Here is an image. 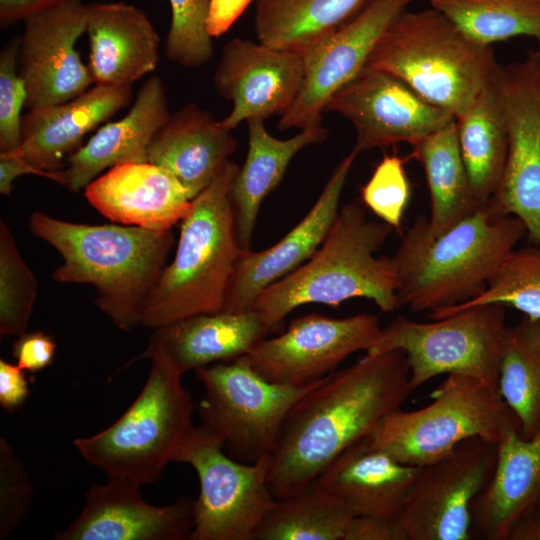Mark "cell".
Here are the masks:
<instances>
[{
	"mask_svg": "<svg viewBox=\"0 0 540 540\" xmlns=\"http://www.w3.org/2000/svg\"><path fill=\"white\" fill-rule=\"evenodd\" d=\"M413 389L404 351L366 352L304 394L287 414L270 455L275 499L297 494L343 451L365 439Z\"/></svg>",
	"mask_w": 540,
	"mask_h": 540,
	"instance_id": "obj_1",
	"label": "cell"
},
{
	"mask_svg": "<svg viewBox=\"0 0 540 540\" xmlns=\"http://www.w3.org/2000/svg\"><path fill=\"white\" fill-rule=\"evenodd\" d=\"M28 226L62 257L55 281L94 286L96 305L119 329L141 324L174 244L171 230L73 223L39 211L31 214Z\"/></svg>",
	"mask_w": 540,
	"mask_h": 540,
	"instance_id": "obj_2",
	"label": "cell"
},
{
	"mask_svg": "<svg viewBox=\"0 0 540 540\" xmlns=\"http://www.w3.org/2000/svg\"><path fill=\"white\" fill-rule=\"evenodd\" d=\"M526 233L520 219L486 206L438 235L417 216L391 257L400 308L430 313L473 299Z\"/></svg>",
	"mask_w": 540,
	"mask_h": 540,
	"instance_id": "obj_3",
	"label": "cell"
},
{
	"mask_svg": "<svg viewBox=\"0 0 540 540\" xmlns=\"http://www.w3.org/2000/svg\"><path fill=\"white\" fill-rule=\"evenodd\" d=\"M393 230L369 219L359 203L344 204L314 255L264 289L252 310L271 332L280 331L287 315L305 304L338 306L365 298L382 312H394L400 306L391 257L375 256Z\"/></svg>",
	"mask_w": 540,
	"mask_h": 540,
	"instance_id": "obj_4",
	"label": "cell"
},
{
	"mask_svg": "<svg viewBox=\"0 0 540 540\" xmlns=\"http://www.w3.org/2000/svg\"><path fill=\"white\" fill-rule=\"evenodd\" d=\"M240 167L227 161L192 200L181 221L174 260L151 292L141 325L152 330L197 314L222 311L242 254L234 228L231 190Z\"/></svg>",
	"mask_w": 540,
	"mask_h": 540,
	"instance_id": "obj_5",
	"label": "cell"
},
{
	"mask_svg": "<svg viewBox=\"0 0 540 540\" xmlns=\"http://www.w3.org/2000/svg\"><path fill=\"white\" fill-rule=\"evenodd\" d=\"M498 65L492 45L468 37L441 12H401L365 66L384 71L428 103L463 113L489 85Z\"/></svg>",
	"mask_w": 540,
	"mask_h": 540,
	"instance_id": "obj_6",
	"label": "cell"
},
{
	"mask_svg": "<svg viewBox=\"0 0 540 540\" xmlns=\"http://www.w3.org/2000/svg\"><path fill=\"white\" fill-rule=\"evenodd\" d=\"M150 358L148 379L134 402L107 429L74 445L91 465L109 478L139 485L155 481L191 430L194 409L183 388V373L161 351H144Z\"/></svg>",
	"mask_w": 540,
	"mask_h": 540,
	"instance_id": "obj_7",
	"label": "cell"
},
{
	"mask_svg": "<svg viewBox=\"0 0 540 540\" xmlns=\"http://www.w3.org/2000/svg\"><path fill=\"white\" fill-rule=\"evenodd\" d=\"M430 397L420 409L388 414L366 442L401 463L424 467L469 438L497 444L511 413L497 387L466 375L449 374Z\"/></svg>",
	"mask_w": 540,
	"mask_h": 540,
	"instance_id": "obj_8",
	"label": "cell"
},
{
	"mask_svg": "<svg viewBox=\"0 0 540 540\" xmlns=\"http://www.w3.org/2000/svg\"><path fill=\"white\" fill-rule=\"evenodd\" d=\"M506 306H471L431 322L402 315L382 328L367 351L402 350L413 389L441 374L466 375L498 388Z\"/></svg>",
	"mask_w": 540,
	"mask_h": 540,
	"instance_id": "obj_9",
	"label": "cell"
},
{
	"mask_svg": "<svg viewBox=\"0 0 540 540\" xmlns=\"http://www.w3.org/2000/svg\"><path fill=\"white\" fill-rule=\"evenodd\" d=\"M195 373L205 389L202 425L222 441L231 458L243 463L271 455L287 414L319 382L300 387L269 382L243 356Z\"/></svg>",
	"mask_w": 540,
	"mask_h": 540,
	"instance_id": "obj_10",
	"label": "cell"
},
{
	"mask_svg": "<svg viewBox=\"0 0 540 540\" xmlns=\"http://www.w3.org/2000/svg\"><path fill=\"white\" fill-rule=\"evenodd\" d=\"M173 462L191 465L199 477L191 540H253L275 501L268 485L270 455L255 463L239 462L201 424L183 440Z\"/></svg>",
	"mask_w": 540,
	"mask_h": 540,
	"instance_id": "obj_11",
	"label": "cell"
},
{
	"mask_svg": "<svg viewBox=\"0 0 540 540\" xmlns=\"http://www.w3.org/2000/svg\"><path fill=\"white\" fill-rule=\"evenodd\" d=\"M490 86L508 134L504 176L486 207L495 217L522 221L531 243L540 246V51L498 63Z\"/></svg>",
	"mask_w": 540,
	"mask_h": 540,
	"instance_id": "obj_12",
	"label": "cell"
},
{
	"mask_svg": "<svg viewBox=\"0 0 540 540\" xmlns=\"http://www.w3.org/2000/svg\"><path fill=\"white\" fill-rule=\"evenodd\" d=\"M497 444L469 438L422 467L396 520L407 540L472 539V508L494 471Z\"/></svg>",
	"mask_w": 540,
	"mask_h": 540,
	"instance_id": "obj_13",
	"label": "cell"
},
{
	"mask_svg": "<svg viewBox=\"0 0 540 540\" xmlns=\"http://www.w3.org/2000/svg\"><path fill=\"white\" fill-rule=\"evenodd\" d=\"M381 330L374 314L331 318L312 313L292 319L286 331L264 338L243 357L269 382L307 386L334 372L353 353L369 351Z\"/></svg>",
	"mask_w": 540,
	"mask_h": 540,
	"instance_id": "obj_14",
	"label": "cell"
},
{
	"mask_svg": "<svg viewBox=\"0 0 540 540\" xmlns=\"http://www.w3.org/2000/svg\"><path fill=\"white\" fill-rule=\"evenodd\" d=\"M324 112L338 113L352 123L353 150L358 154L398 143L411 146L455 118L398 78L368 66L329 97Z\"/></svg>",
	"mask_w": 540,
	"mask_h": 540,
	"instance_id": "obj_15",
	"label": "cell"
},
{
	"mask_svg": "<svg viewBox=\"0 0 540 540\" xmlns=\"http://www.w3.org/2000/svg\"><path fill=\"white\" fill-rule=\"evenodd\" d=\"M87 7L81 0H65L24 20L18 70L25 82L29 109L69 101L94 83L76 49L86 32Z\"/></svg>",
	"mask_w": 540,
	"mask_h": 540,
	"instance_id": "obj_16",
	"label": "cell"
},
{
	"mask_svg": "<svg viewBox=\"0 0 540 540\" xmlns=\"http://www.w3.org/2000/svg\"><path fill=\"white\" fill-rule=\"evenodd\" d=\"M416 0H371L355 17L304 55L306 72L293 105L280 116L279 130L321 123L329 97L365 65L376 43Z\"/></svg>",
	"mask_w": 540,
	"mask_h": 540,
	"instance_id": "obj_17",
	"label": "cell"
},
{
	"mask_svg": "<svg viewBox=\"0 0 540 540\" xmlns=\"http://www.w3.org/2000/svg\"><path fill=\"white\" fill-rule=\"evenodd\" d=\"M305 72L302 54L249 39L226 42L213 75L217 93L233 104L222 125L231 131L245 120L281 116L296 100Z\"/></svg>",
	"mask_w": 540,
	"mask_h": 540,
	"instance_id": "obj_18",
	"label": "cell"
},
{
	"mask_svg": "<svg viewBox=\"0 0 540 540\" xmlns=\"http://www.w3.org/2000/svg\"><path fill=\"white\" fill-rule=\"evenodd\" d=\"M357 155L352 149L340 161L311 210L281 240L262 251L242 252L230 279L222 311L252 310L264 289L314 255L337 217L343 187Z\"/></svg>",
	"mask_w": 540,
	"mask_h": 540,
	"instance_id": "obj_19",
	"label": "cell"
},
{
	"mask_svg": "<svg viewBox=\"0 0 540 540\" xmlns=\"http://www.w3.org/2000/svg\"><path fill=\"white\" fill-rule=\"evenodd\" d=\"M141 485L109 478L104 485H93L86 493V504L79 517L59 540H184L194 526V504L180 497L167 506L146 503Z\"/></svg>",
	"mask_w": 540,
	"mask_h": 540,
	"instance_id": "obj_20",
	"label": "cell"
},
{
	"mask_svg": "<svg viewBox=\"0 0 540 540\" xmlns=\"http://www.w3.org/2000/svg\"><path fill=\"white\" fill-rule=\"evenodd\" d=\"M540 505V428L524 438L511 412L497 442L492 476L472 508V535L510 540L516 527Z\"/></svg>",
	"mask_w": 540,
	"mask_h": 540,
	"instance_id": "obj_21",
	"label": "cell"
},
{
	"mask_svg": "<svg viewBox=\"0 0 540 540\" xmlns=\"http://www.w3.org/2000/svg\"><path fill=\"white\" fill-rule=\"evenodd\" d=\"M88 202L114 223L168 231L192 209V200L168 170L149 162L109 168L85 187Z\"/></svg>",
	"mask_w": 540,
	"mask_h": 540,
	"instance_id": "obj_22",
	"label": "cell"
},
{
	"mask_svg": "<svg viewBox=\"0 0 540 540\" xmlns=\"http://www.w3.org/2000/svg\"><path fill=\"white\" fill-rule=\"evenodd\" d=\"M130 98L131 85L95 84L69 101L29 109L22 116L21 145L15 151L39 170L58 171L66 156L80 148L83 137Z\"/></svg>",
	"mask_w": 540,
	"mask_h": 540,
	"instance_id": "obj_23",
	"label": "cell"
},
{
	"mask_svg": "<svg viewBox=\"0 0 540 540\" xmlns=\"http://www.w3.org/2000/svg\"><path fill=\"white\" fill-rule=\"evenodd\" d=\"M166 89L161 78H148L137 92L129 112L102 126L89 141L67 158L56 182L72 192L91 183L105 169L129 162H147L149 144L169 117Z\"/></svg>",
	"mask_w": 540,
	"mask_h": 540,
	"instance_id": "obj_24",
	"label": "cell"
},
{
	"mask_svg": "<svg viewBox=\"0 0 540 540\" xmlns=\"http://www.w3.org/2000/svg\"><path fill=\"white\" fill-rule=\"evenodd\" d=\"M421 469L362 439L337 456L312 484L337 498L354 516L396 518Z\"/></svg>",
	"mask_w": 540,
	"mask_h": 540,
	"instance_id": "obj_25",
	"label": "cell"
},
{
	"mask_svg": "<svg viewBox=\"0 0 540 540\" xmlns=\"http://www.w3.org/2000/svg\"><path fill=\"white\" fill-rule=\"evenodd\" d=\"M221 121L190 103L159 128L147 150V162L173 174L193 200L218 175L237 148Z\"/></svg>",
	"mask_w": 540,
	"mask_h": 540,
	"instance_id": "obj_26",
	"label": "cell"
},
{
	"mask_svg": "<svg viewBox=\"0 0 540 540\" xmlns=\"http://www.w3.org/2000/svg\"><path fill=\"white\" fill-rule=\"evenodd\" d=\"M89 69L95 84L131 85L159 62L160 38L146 14L123 2L87 7Z\"/></svg>",
	"mask_w": 540,
	"mask_h": 540,
	"instance_id": "obj_27",
	"label": "cell"
},
{
	"mask_svg": "<svg viewBox=\"0 0 540 540\" xmlns=\"http://www.w3.org/2000/svg\"><path fill=\"white\" fill-rule=\"evenodd\" d=\"M269 333L255 310L197 314L154 329L145 351H161L184 374L243 356Z\"/></svg>",
	"mask_w": 540,
	"mask_h": 540,
	"instance_id": "obj_28",
	"label": "cell"
},
{
	"mask_svg": "<svg viewBox=\"0 0 540 540\" xmlns=\"http://www.w3.org/2000/svg\"><path fill=\"white\" fill-rule=\"evenodd\" d=\"M247 123L248 152L231 190L235 235L244 252L251 250L264 198L280 183L293 157L303 148L323 142L328 135V130L318 123L289 139H278L267 132L264 120L253 118Z\"/></svg>",
	"mask_w": 540,
	"mask_h": 540,
	"instance_id": "obj_29",
	"label": "cell"
},
{
	"mask_svg": "<svg viewBox=\"0 0 540 540\" xmlns=\"http://www.w3.org/2000/svg\"><path fill=\"white\" fill-rule=\"evenodd\" d=\"M408 158L425 173L429 196V231L438 235L483 206L479 203L461 156L455 118L411 145Z\"/></svg>",
	"mask_w": 540,
	"mask_h": 540,
	"instance_id": "obj_30",
	"label": "cell"
},
{
	"mask_svg": "<svg viewBox=\"0 0 540 540\" xmlns=\"http://www.w3.org/2000/svg\"><path fill=\"white\" fill-rule=\"evenodd\" d=\"M371 0H256L254 28L259 42L308 54Z\"/></svg>",
	"mask_w": 540,
	"mask_h": 540,
	"instance_id": "obj_31",
	"label": "cell"
},
{
	"mask_svg": "<svg viewBox=\"0 0 540 540\" xmlns=\"http://www.w3.org/2000/svg\"><path fill=\"white\" fill-rule=\"evenodd\" d=\"M455 121L463 163L485 207L501 184L508 155L507 128L490 83Z\"/></svg>",
	"mask_w": 540,
	"mask_h": 540,
	"instance_id": "obj_32",
	"label": "cell"
},
{
	"mask_svg": "<svg viewBox=\"0 0 540 540\" xmlns=\"http://www.w3.org/2000/svg\"><path fill=\"white\" fill-rule=\"evenodd\" d=\"M498 389L522 436L532 437L540 428V319L525 316L507 326Z\"/></svg>",
	"mask_w": 540,
	"mask_h": 540,
	"instance_id": "obj_33",
	"label": "cell"
},
{
	"mask_svg": "<svg viewBox=\"0 0 540 540\" xmlns=\"http://www.w3.org/2000/svg\"><path fill=\"white\" fill-rule=\"evenodd\" d=\"M353 517L337 498L311 484L290 497L275 499L253 540H345Z\"/></svg>",
	"mask_w": 540,
	"mask_h": 540,
	"instance_id": "obj_34",
	"label": "cell"
},
{
	"mask_svg": "<svg viewBox=\"0 0 540 540\" xmlns=\"http://www.w3.org/2000/svg\"><path fill=\"white\" fill-rule=\"evenodd\" d=\"M471 39L486 45L515 37L540 40V0H427Z\"/></svg>",
	"mask_w": 540,
	"mask_h": 540,
	"instance_id": "obj_35",
	"label": "cell"
},
{
	"mask_svg": "<svg viewBox=\"0 0 540 540\" xmlns=\"http://www.w3.org/2000/svg\"><path fill=\"white\" fill-rule=\"evenodd\" d=\"M484 304L513 307L532 319H540V246L510 251L503 259L485 290L459 305L430 312L431 320L459 310Z\"/></svg>",
	"mask_w": 540,
	"mask_h": 540,
	"instance_id": "obj_36",
	"label": "cell"
},
{
	"mask_svg": "<svg viewBox=\"0 0 540 540\" xmlns=\"http://www.w3.org/2000/svg\"><path fill=\"white\" fill-rule=\"evenodd\" d=\"M38 282L22 258L13 234L0 222V335L26 332L37 298Z\"/></svg>",
	"mask_w": 540,
	"mask_h": 540,
	"instance_id": "obj_37",
	"label": "cell"
},
{
	"mask_svg": "<svg viewBox=\"0 0 540 540\" xmlns=\"http://www.w3.org/2000/svg\"><path fill=\"white\" fill-rule=\"evenodd\" d=\"M171 23L164 52L169 61L196 68L214 55L208 30L210 0H169Z\"/></svg>",
	"mask_w": 540,
	"mask_h": 540,
	"instance_id": "obj_38",
	"label": "cell"
},
{
	"mask_svg": "<svg viewBox=\"0 0 540 540\" xmlns=\"http://www.w3.org/2000/svg\"><path fill=\"white\" fill-rule=\"evenodd\" d=\"M406 160L396 154L385 155L361 188L365 206L394 230H400L411 199V186L404 167Z\"/></svg>",
	"mask_w": 540,
	"mask_h": 540,
	"instance_id": "obj_39",
	"label": "cell"
},
{
	"mask_svg": "<svg viewBox=\"0 0 540 540\" xmlns=\"http://www.w3.org/2000/svg\"><path fill=\"white\" fill-rule=\"evenodd\" d=\"M19 38L9 41L0 52V152L21 145V110L27 91L18 70Z\"/></svg>",
	"mask_w": 540,
	"mask_h": 540,
	"instance_id": "obj_40",
	"label": "cell"
},
{
	"mask_svg": "<svg viewBox=\"0 0 540 540\" xmlns=\"http://www.w3.org/2000/svg\"><path fill=\"white\" fill-rule=\"evenodd\" d=\"M1 538L15 529L25 514L32 487L5 439H1Z\"/></svg>",
	"mask_w": 540,
	"mask_h": 540,
	"instance_id": "obj_41",
	"label": "cell"
},
{
	"mask_svg": "<svg viewBox=\"0 0 540 540\" xmlns=\"http://www.w3.org/2000/svg\"><path fill=\"white\" fill-rule=\"evenodd\" d=\"M56 343L51 335L35 331L20 335L13 345L16 364L26 372L34 373L49 366L55 355Z\"/></svg>",
	"mask_w": 540,
	"mask_h": 540,
	"instance_id": "obj_42",
	"label": "cell"
},
{
	"mask_svg": "<svg viewBox=\"0 0 540 540\" xmlns=\"http://www.w3.org/2000/svg\"><path fill=\"white\" fill-rule=\"evenodd\" d=\"M345 540H407L396 518L354 516Z\"/></svg>",
	"mask_w": 540,
	"mask_h": 540,
	"instance_id": "obj_43",
	"label": "cell"
},
{
	"mask_svg": "<svg viewBox=\"0 0 540 540\" xmlns=\"http://www.w3.org/2000/svg\"><path fill=\"white\" fill-rule=\"evenodd\" d=\"M17 364L0 360V405L9 412L18 410L29 396V383Z\"/></svg>",
	"mask_w": 540,
	"mask_h": 540,
	"instance_id": "obj_44",
	"label": "cell"
},
{
	"mask_svg": "<svg viewBox=\"0 0 540 540\" xmlns=\"http://www.w3.org/2000/svg\"><path fill=\"white\" fill-rule=\"evenodd\" d=\"M58 171L39 170L26 162L15 150L0 152V193L9 196L13 182L22 175H38L56 182Z\"/></svg>",
	"mask_w": 540,
	"mask_h": 540,
	"instance_id": "obj_45",
	"label": "cell"
},
{
	"mask_svg": "<svg viewBox=\"0 0 540 540\" xmlns=\"http://www.w3.org/2000/svg\"><path fill=\"white\" fill-rule=\"evenodd\" d=\"M252 0H210L208 30L219 37L226 33L241 16Z\"/></svg>",
	"mask_w": 540,
	"mask_h": 540,
	"instance_id": "obj_46",
	"label": "cell"
},
{
	"mask_svg": "<svg viewBox=\"0 0 540 540\" xmlns=\"http://www.w3.org/2000/svg\"><path fill=\"white\" fill-rule=\"evenodd\" d=\"M62 1L65 0H0V27L6 29Z\"/></svg>",
	"mask_w": 540,
	"mask_h": 540,
	"instance_id": "obj_47",
	"label": "cell"
}]
</instances>
